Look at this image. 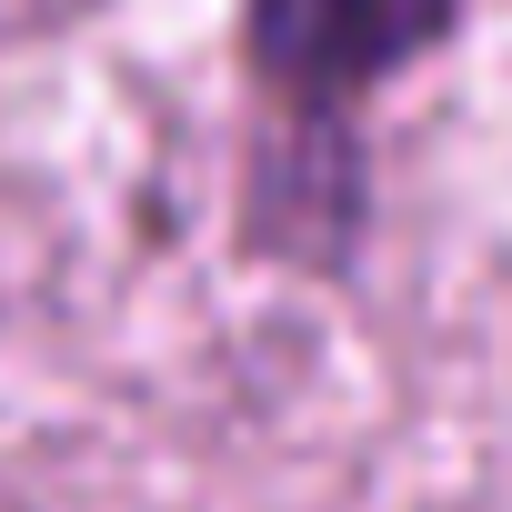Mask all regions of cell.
<instances>
[{
	"mask_svg": "<svg viewBox=\"0 0 512 512\" xmlns=\"http://www.w3.org/2000/svg\"><path fill=\"white\" fill-rule=\"evenodd\" d=\"M472 0H231V61L292 131H362L392 81L442 61Z\"/></svg>",
	"mask_w": 512,
	"mask_h": 512,
	"instance_id": "obj_1",
	"label": "cell"
},
{
	"mask_svg": "<svg viewBox=\"0 0 512 512\" xmlns=\"http://www.w3.org/2000/svg\"><path fill=\"white\" fill-rule=\"evenodd\" d=\"M241 262L292 272V282H352L372 241V141L362 131H292L262 121L241 151V211H231Z\"/></svg>",
	"mask_w": 512,
	"mask_h": 512,
	"instance_id": "obj_2",
	"label": "cell"
}]
</instances>
